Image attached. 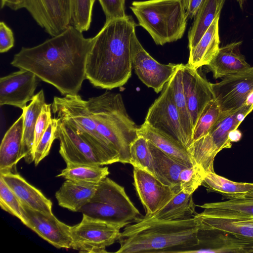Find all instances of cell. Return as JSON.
<instances>
[{
    "mask_svg": "<svg viewBox=\"0 0 253 253\" xmlns=\"http://www.w3.org/2000/svg\"><path fill=\"white\" fill-rule=\"evenodd\" d=\"M93 39L70 25L59 34L32 47H22L11 65L33 73L62 95H76L86 79V60Z\"/></svg>",
    "mask_w": 253,
    "mask_h": 253,
    "instance_id": "6da1fadb",
    "label": "cell"
},
{
    "mask_svg": "<svg viewBox=\"0 0 253 253\" xmlns=\"http://www.w3.org/2000/svg\"><path fill=\"white\" fill-rule=\"evenodd\" d=\"M137 24L130 15L106 21L92 38L85 67L86 79L95 87L112 89L131 75V43Z\"/></svg>",
    "mask_w": 253,
    "mask_h": 253,
    "instance_id": "7a4b0ae2",
    "label": "cell"
},
{
    "mask_svg": "<svg viewBox=\"0 0 253 253\" xmlns=\"http://www.w3.org/2000/svg\"><path fill=\"white\" fill-rule=\"evenodd\" d=\"M195 215L173 220H142L125 226L117 253H187L199 242Z\"/></svg>",
    "mask_w": 253,
    "mask_h": 253,
    "instance_id": "3957f363",
    "label": "cell"
},
{
    "mask_svg": "<svg viewBox=\"0 0 253 253\" xmlns=\"http://www.w3.org/2000/svg\"><path fill=\"white\" fill-rule=\"evenodd\" d=\"M99 133L118 152L120 162L130 164V146L139 136L138 126L128 115L122 95L106 91L87 100Z\"/></svg>",
    "mask_w": 253,
    "mask_h": 253,
    "instance_id": "277c9868",
    "label": "cell"
},
{
    "mask_svg": "<svg viewBox=\"0 0 253 253\" xmlns=\"http://www.w3.org/2000/svg\"><path fill=\"white\" fill-rule=\"evenodd\" d=\"M130 8L156 44L176 41L185 32L188 18L181 0L134 1Z\"/></svg>",
    "mask_w": 253,
    "mask_h": 253,
    "instance_id": "5b68a950",
    "label": "cell"
},
{
    "mask_svg": "<svg viewBox=\"0 0 253 253\" xmlns=\"http://www.w3.org/2000/svg\"><path fill=\"white\" fill-rule=\"evenodd\" d=\"M54 117L72 126L90 145L102 166L120 162V156L111 143L101 135L87 101L78 94L55 96L51 104Z\"/></svg>",
    "mask_w": 253,
    "mask_h": 253,
    "instance_id": "8992f818",
    "label": "cell"
},
{
    "mask_svg": "<svg viewBox=\"0 0 253 253\" xmlns=\"http://www.w3.org/2000/svg\"><path fill=\"white\" fill-rule=\"evenodd\" d=\"M80 212L120 229L141 218L124 188L107 177L98 183L94 195Z\"/></svg>",
    "mask_w": 253,
    "mask_h": 253,
    "instance_id": "52a82bcc",
    "label": "cell"
},
{
    "mask_svg": "<svg viewBox=\"0 0 253 253\" xmlns=\"http://www.w3.org/2000/svg\"><path fill=\"white\" fill-rule=\"evenodd\" d=\"M253 110V104L246 103L240 108L222 112L219 119L205 136L194 141L188 149L194 163L206 173L213 172L216 155L224 149L230 148L231 131L238 128L246 117Z\"/></svg>",
    "mask_w": 253,
    "mask_h": 253,
    "instance_id": "ba28073f",
    "label": "cell"
},
{
    "mask_svg": "<svg viewBox=\"0 0 253 253\" xmlns=\"http://www.w3.org/2000/svg\"><path fill=\"white\" fill-rule=\"evenodd\" d=\"M120 229L83 214L81 221L71 226L72 249L80 253H107L106 248L119 239Z\"/></svg>",
    "mask_w": 253,
    "mask_h": 253,
    "instance_id": "9c48e42d",
    "label": "cell"
},
{
    "mask_svg": "<svg viewBox=\"0 0 253 253\" xmlns=\"http://www.w3.org/2000/svg\"><path fill=\"white\" fill-rule=\"evenodd\" d=\"M145 123L179 141L186 148L190 145L182 127L169 82L149 107Z\"/></svg>",
    "mask_w": 253,
    "mask_h": 253,
    "instance_id": "30bf717a",
    "label": "cell"
},
{
    "mask_svg": "<svg viewBox=\"0 0 253 253\" xmlns=\"http://www.w3.org/2000/svg\"><path fill=\"white\" fill-rule=\"evenodd\" d=\"M131 52L132 66L136 74L143 84L156 93L163 90L179 65L163 64L155 60L143 47L135 32L131 39Z\"/></svg>",
    "mask_w": 253,
    "mask_h": 253,
    "instance_id": "8fae6325",
    "label": "cell"
},
{
    "mask_svg": "<svg viewBox=\"0 0 253 253\" xmlns=\"http://www.w3.org/2000/svg\"><path fill=\"white\" fill-rule=\"evenodd\" d=\"M211 86L222 112L236 110L245 105L253 92V67L225 77L218 83H211Z\"/></svg>",
    "mask_w": 253,
    "mask_h": 253,
    "instance_id": "7c38bea8",
    "label": "cell"
},
{
    "mask_svg": "<svg viewBox=\"0 0 253 253\" xmlns=\"http://www.w3.org/2000/svg\"><path fill=\"white\" fill-rule=\"evenodd\" d=\"M25 8L51 37L71 25V0H27Z\"/></svg>",
    "mask_w": 253,
    "mask_h": 253,
    "instance_id": "4fadbf2b",
    "label": "cell"
},
{
    "mask_svg": "<svg viewBox=\"0 0 253 253\" xmlns=\"http://www.w3.org/2000/svg\"><path fill=\"white\" fill-rule=\"evenodd\" d=\"M57 119L55 137L59 141V152L66 166L76 165L102 166L91 147L76 129L66 121Z\"/></svg>",
    "mask_w": 253,
    "mask_h": 253,
    "instance_id": "5bb4252c",
    "label": "cell"
},
{
    "mask_svg": "<svg viewBox=\"0 0 253 253\" xmlns=\"http://www.w3.org/2000/svg\"><path fill=\"white\" fill-rule=\"evenodd\" d=\"M26 226L58 249H72L71 226L58 220L53 214L31 209L22 204Z\"/></svg>",
    "mask_w": 253,
    "mask_h": 253,
    "instance_id": "9a60e30c",
    "label": "cell"
},
{
    "mask_svg": "<svg viewBox=\"0 0 253 253\" xmlns=\"http://www.w3.org/2000/svg\"><path fill=\"white\" fill-rule=\"evenodd\" d=\"M133 185L145 208V215L157 211L167 205L177 193L150 173L133 167Z\"/></svg>",
    "mask_w": 253,
    "mask_h": 253,
    "instance_id": "2e32d148",
    "label": "cell"
},
{
    "mask_svg": "<svg viewBox=\"0 0 253 253\" xmlns=\"http://www.w3.org/2000/svg\"><path fill=\"white\" fill-rule=\"evenodd\" d=\"M32 72L20 69L0 79V105H8L22 110L31 101L39 83Z\"/></svg>",
    "mask_w": 253,
    "mask_h": 253,
    "instance_id": "e0dca14e",
    "label": "cell"
},
{
    "mask_svg": "<svg viewBox=\"0 0 253 253\" xmlns=\"http://www.w3.org/2000/svg\"><path fill=\"white\" fill-rule=\"evenodd\" d=\"M183 91L192 120L193 130L208 103L214 98L211 83L197 69L181 64Z\"/></svg>",
    "mask_w": 253,
    "mask_h": 253,
    "instance_id": "ac0fdd59",
    "label": "cell"
},
{
    "mask_svg": "<svg viewBox=\"0 0 253 253\" xmlns=\"http://www.w3.org/2000/svg\"><path fill=\"white\" fill-rule=\"evenodd\" d=\"M198 244L187 253H253V240L217 230L199 229Z\"/></svg>",
    "mask_w": 253,
    "mask_h": 253,
    "instance_id": "d6986e66",
    "label": "cell"
},
{
    "mask_svg": "<svg viewBox=\"0 0 253 253\" xmlns=\"http://www.w3.org/2000/svg\"><path fill=\"white\" fill-rule=\"evenodd\" d=\"M242 42L241 41L233 42L219 47L215 55L207 65L214 79L237 74L251 67L240 52Z\"/></svg>",
    "mask_w": 253,
    "mask_h": 253,
    "instance_id": "ffe728a7",
    "label": "cell"
},
{
    "mask_svg": "<svg viewBox=\"0 0 253 253\" xmlns=\"http://www.w3.org/2000/svg\"><path fill=\"white\" fill-rule=\"evenodd\" d=\"M0 177L22 204L46 213H52V202L17 172L0 174Z\"/></svg>",
    "mask_w": 253,
    "mask_h": 253,
    "instance_id": "44dd1931",
    "label": "cell"
},
{
    "mask_svg": "<svg viewBox=\"0 0 253 253\" xmlns=\"http://www.w3.org/2000/svg\"><path fill=\"white\" fill-rule=\"evenodd\" d=\"M23 114L5 133L0 146V174L16 173L21 156L23 133Z\"/></svg>",
    "mask_w": 253,
    "mask_h": 253,
    "instance_id": "7402d4cb",
    "label": "cell"
},
{
    "mask_svg": "<svg viewBox=\"0 0 253 253\" xmlns=\"http://www.w3.org/2000/svg\"><path fill=\"white\" fill-rule=\"evenodd\" d=\"M98 184L66 179L55 193L58 205L72 211H80L94 195Z\"/></svg>",
    "mask_w": 253,
    "mask_h": 253,
    "instance_id": "603a6c76",
    "label": "cell"
},
{
    "mask_svg": "<svg viewBox=\"0 0 253 253\" xmlns=\"http://www.w3.org/2000/svg\"><path fill=\"white\" fill-rule=\"evenodd\" d=\"M138 135L145 137L163 152L187 167L195 165L188 149L177 140L144 123L138 129Z\"/></svg>",
    "mask_w": 253,
    "mask_h": 253,
    "instance_id": "cb8c5ba5",
    "label": "cell"
},
{
    "mask_svg": "<svg viewBox=\"0 0 253 253\" xmlns=\"http://www.w3.org/2000/svg\"><path fill=\"white\" fill-rule=\"evenodd\" d=\"M199 229L231 233L253 240V217L212 216L197 213Z\"/></svg>",
    "mask_w": 253,
    "mask_h": 253,
    "instance_id": "d4e9b609",
    "label": "cell"
},
{
    "mask_svg": "<svg viewBox=\"0 0 253 253\" xmlns=\"http://www.w3.org/2000/svg\"><path fill=\"white\" fill-rule=\"evenodd\" d=\"M148 141L153 157L155 177L164 184L171 187L178 193L181 191L179 174L181 170L187 166Z\"/></svg>",
    "mask_w": 253,
    "mask_h": 253,
    "instance_id": "484cf974",
    "label": "cell"
},
{
    "mask_svg": "<svg viewBox=\"0 0 253 253\" xmlns=\"http://www.w3.org/2000/svg\"><path fill=\"white\" fill-rule=\"evenodd\" d=\"M220 15L215 17L207 31L195 47L189 49L187 64L198 69L207 65L219 49L218 21Z\"/></svg>",
    "mask_w": 253,
    "mask_h": 253,
    "instance_id": "4316f807",
    "label": "cell"
},
{
    "mask_svg": "<svg viewBox=\"0 0 253 253\" xmlns=\"http://www.w3.org/2000/svg\"><path fill=\"white\" fill-rule=\"evenodd\" d=\"M45 103L44 91L41 89L35 94L30 104L22 110L24 115L23 133L21 156L25 162H34L32 150L34 141L36 124L42 107Z\"/></svg>",
    "mask_w": 253,
    "mask_h": 253,
    "instance_id": "83f0119b",
    "label": "cell"
},
{
    "mask_svg": "<svg viewBox=\"0 0 253 253\" xmlns=\"http://www.w3.org/2000/svg\"><path fill=\"white\" fill-rule=\"evenodd\" d=\"M193 194L182 190L163 208L153 214L145 215L142 220L173 221L188 219L196 214Z\"/></svg>",
    "mask_w": 253,
    "mask_h": 253,
    "instance_id": "f1b7e54d",
    "label": "cell"
},
{
    "mask_svg": "<svg viewBox=\"0 0 253 253\" xmlns=\"http://www.w3.org/2000/svg\"><path fill=\"white\" fill-rule=\"evenodd\" d=\"M225 0H204L188 32V47L196 46L216 16L220 14Z\"/></svg>",
    "mask_w": 253,
    "mask_h": 253,
    "instance_id": "f546056e",
    "label": "cell"
},
{
    "mask_svg": "<svg viewBox=\"0 0 253 253\" xmlns=\"http://www.w3.org/2000/svg\"><path fill=\"white\" fill-rule=\"evenodd\" d=\"M198 206L204 209L200 213L204 215L253 217V198L252 197L229 199Z\"/></svg>",
    "mask_w": 253,
    "mask_h": 253,
    "instance_id": "4dcf8cb0",
    "label": "cell"
},
{
    "mask_svg": "<svg viewBox=\"0 0 253 253\" xmlns=\"http://www.w3.org/2000/svg\"><path fill=\"white\" fill-rule=\"evenodd\" d=\"M202 185L207 188L208 192H215L229 199L245 197L253 190V183L233 181L214 171L206 173Z\"/></svg>",
    "mask_w": 253,
    "mask_h": 253,
    "instance_id": "1f68e13d",
    "label": "cell"
},
{
    "mask_svg": "<svg viewBox=\"0 0 253 253\" xmlns=\"http://www.w3.org/2000/svg\"><path fill=\"white\" fill-rule=\"evenodd\" d=\"M169 82L182 127L190 146L193 143V126L183 91L181 64Z\"/></svg>",
    "mask_w": 253,
    "mask_h": 253,
    "instance_id": "d6a6232c",
    "label": "cell"
},
{
    "mask_svg": "<svg viewBox=\"0 0 253 253\" xmlns=\"http://www.w3.org/2000/svg\"><path fill=\"white\" fill-rule=\"evenodd\" d=\"M101 166L76 165L66 166L56 177L65 179L98 184L109 174L108 168Z\"/></svg>",
    "mask_w": 253,
    "mask_h": 253,
    "instance_id": "836d02e7",
    "label": "cell"
},
{
    "mask_svg": "<svg viewBox=\"0 0 253 253\" xmlns=\"http://www.w3.org/2000/svg\"><path fill=\"white\" fill-rule=\"evenodd\" d=\"M130 164L155 176L153 160L148 141L139 135L130 146Z\"/></svg>",
    "mask_w": 253,
    "mask_h": 253,
    "instance_id": "e575fe53",
    "label": "cell"
},
{
    "mask_svg": "<svg viewBox=\"0 0 253 253\" xmlns=\"http://www.w3.org/2000/svg\"><path fill=\"white\" fill-rule=\"evenodd\" d=\"M96 0H71V25L83 33L90 28Z\"/></svg>",
    "mask_w": 253,
    "mask_h": 253,
    "instance_id": "d590c367",
    "label": "cell"
},
{
    "mask_svg": "<svg viewBox=\"0 0 253 253\" xmlns=\"http://www.w3.org/2000/svg\"><path fill=\"white\" fill-rule=\"evenodd\" d=\"M222 111L213 98L206 105L193 130V142L206 135L219 119Z\"/></svg>",
    "mask_w": 253,
    "mask_h": 253,
    "instance_id": "8d00e7d4",
    "label": "cell"
},
{
    "mask_svg": "<svg viewBox=\"0 0 253 253\" xmlns=\"http://www.w3.org/2000/svg\"><path fill=\"white\" fill-rule=\"evenodd\" d=\"M0 206L5 211L18 218L26 224L22 204L14 193L0 177Z\"/></svg>",
    "mask_w": 253,
    "mask_h": 253,
    "instance_id": "74e56055",
    "label": "cell"
},
{
    "mask_svg": "<svg viewBox=\"0 0 253 253\" xmlns=\"http://www.w3.org/2000/svg\"><path fill=\"white\" fill-rule=\"evenodd\" d=\"M205 171L196 164L184 168L179 177L180 190L193 194L201 185L206 174Z\"/></svg>",
    "mask_w": 253,
    "mask_h": 253,
    "instance_id": "f35d334b",
    "label": "cell"
},
{
    "mask_svg": "<svg viewBox=\"0 0 253 253\" xmlns=\"http://www.w3.org/2000/svg\"><path fill=\"white\" fill-rule=\"evenodd\" d=\"M58 119L52 118L48 126L37 144L34 152V164L37 166L40 162L47 156L50 151L53 141L56 139Z\"/></svg>",
    "mask_w": 253,
    "mask_h": 253,
    "instance_id": "ab89813d",
    "label": "cell"
},
{
    "mask_svg": "<svg viewBox=\"0 0 253 253\" xmlns=\"http://www.w3.org/2000/svg\"><path fill=\"white\" fill-rule=\"evenodd\" d=\"M51 104H44L37 119L34 131V141L32 150L34 157L36 147L46 130L51 118Z\"/></svg>",
    "mask_w": 253,
    "mask_h": 253,
    "instance_id": "60d3db41",
    "label": "cell"
},
{
    "mask_svg": "<svg viewBox=\"0 0 253 253\" xmlns=\"http://www.w3.org/2000/svg\"><path fill=\"white\" fill-rule=\"evenodd\" d=\"M106 17V21L123 18L125 12L126 0H98Z\"/></svg>",
    "mask_w": 253,
    "mask_h": 253,
    "instance_id": "b9f144b4",
    "label": "cell"
},
{
    "mask_svg": "<svg viewBox=\"0 0 253 253\" xmlns=\"http://www.w3.org/2000/svg\"><path fill=\"white\" fill-rule=\"evenodd\" d=\"M14 45V37L12 30L4 22L0 23V52L8 51Z\"/></svg>",
    "mask_w": 253,
    "mask_h": 253,
    "instance_id": "7bdbcfd3",
    "label": "cell"
},
{
    "mask_svg": "<svg viewBox=\"0 0 253 253\" xmlns=\"http://www.w3.org/2000/svg\"><path fill=\"white\" fill-rule=\"evenodd\" d=\"M203 0H181L188 19L194 18Z\"/></svg>",
    "mask_w": 253,
    "mask_h": 253,
    "instance_id": "ee69618b",
    "label": "cell"
},
{
    "mask_svg": "<svg viewBox=\"0 0 253 253\" xmlns=\"http://www.w3.org/2000/svg\"><path fill=\"white\" fill-rule=\"evenodd\" d=\"M27 0H1V8L8 7L13 10L26 8Z\"/></svg>",
    "mask_w": 253,
    "mask_h": 253,
    "instance_id": "f6af8a7d",
    "label": "cell"
},
{
    "mask_svg": "<svg viewBox=\"0 0 253 253\" xmlns=\"http://www.w3.org/2000/svg\"><path fill=\"white\" fill-rule=\"evenodd\" d=\"M241 138L242 133L237 128L231 131L229 133V138L232 143L240 141Z\"/></svg>",
    "mask_w": 253,
    "mask_h": 253,
    "instance_id": "bcb514c9",
    "label": "cell"
},
{
    "mask_svg": "<svg viewBox=\"0 0 253 253\" xmlns=\"http://www.w3.org/2000/svg\"><path fill=\"white\" fill-rule=\"evenodd\" d=\"M239 3V6L241 9L243 8V5L246 1V0H236Z\"/></svg>",
    "mask_w": 253,
    "mask_h": 253,
    "instance_id": "7dc6e473",
    "label": "cell"
},
{
    "mask_svg": "<svg viewBox=\"0 0 253 253\" xmlns=\"http://www.w3.org/2000/svg\"><path fill=\"white\" fill-rule=\"evenodd\" d=\"M246 197H252V198H253V190L252 191H251V192L249 193L246 196Z\"/></svg>",
    "mask_w": 253,
    "mask_h": 253,
    "instance_id": "c3c4849f",
    "label": "cell"
}]
</instances>
